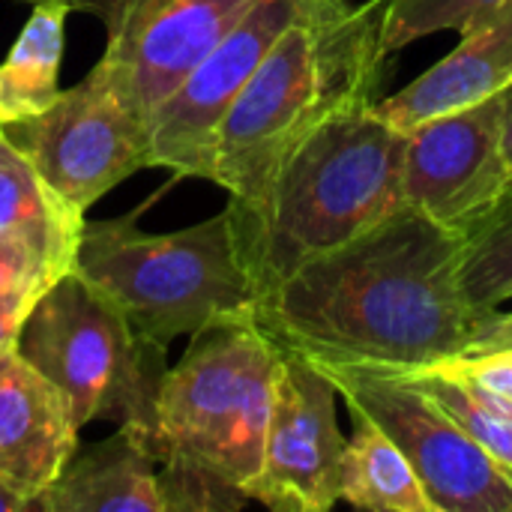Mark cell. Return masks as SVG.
Listing matches in <instances>:
<instances>
[{
    "instance_id": "1",
    "label": "cell",
    "mask_w": 512,
    "mask_h": 512,
    "mask_svg": "<svg viewBox=\"0 0 512 512\" xmlns=\"http://www.w3.org/2000/svg\"><path fill=\"white\" fill-rule=\"evenodd\" d=\"M255 318L315 363L387 372L468 354L480 324L462 291V237L411 207L267 288Z\"/></svg>"
},
{
    "instance_id": "2",
    "label": "cell",
    "mask_w": 512,
    "mask_h": 512,
    "mask_svg": "<svg viewBox=\"0 0 512 512\" xmlns=\"http://www.w3.org/2000/svg\"><path fill=\"white\" fill-rule=\"evenodd\" d=\"M384 0H324L291 24L225 111L207 180L240 216L261 210L279 168L330 117L375 102L384 60Z\"/></svg>"
},
{
    "instance_id": "3",
    "label": "cell",
    "mask_w": 512,
    "mask_h": 512,
    "mask_svg": "<svg viewBox=\"0 0 512 512\" xmlns=\"http://www.w3.org/2000/svg\"><path fill=\"white\" fill-rule=\"evenodd\" d=\"M405 138L375 102L345 108L288 156L258 213L234 210L258 297L405 207Z\"/></svg>"
},
{
    "instance_id": "4",
    "label": "cell",
    "mask_w": 512,
    "mask_h": 512,
    "mask_svg": "<svg viewBox=\"0 0 512 512\" xmlns=\"http://www.w3.org/2000/svg\"><path fill=\"white\" fill-rule=\"evenodd\" d=\"M135 216L84 219L72 270L144 336L168 348L180 336L255 309L258 285L231 204L171 234H147Z\"/></svg>"
},
{
    "instance_id": "5",
    "label": "cell",
    "mask_w": 512,
    "mask_h": 512,
    "mask_svg": "<svg viewBox=\"0 0 512 512\" xmlns=\"http://www.w3.org/2000/svg\"><path fill=\"white\" fill-rule=\"evenodd\" d=\"M282 345L255 309L189 336V348L162 378L156 420L144 447L159 465L204 468L249 498L273 411ZM138 432V429H135Z\"/></svg>"
},
{
    "instance_id": "6",
    "label": "cell",
    "mask_w": 512,
    "mask_h": 512,
    "mask_svg": "<svg viewBox=\"0 0 512 512\" xmlns=\"http://www.w3.org/2000/svg\"><path fill=\"white\" fill-rule=\"evenodd\" d=\"M165 351L75 270L36 300L15 342V354L60 390L78 429L114 420L138 435L156 420Z\"/></svg>"
},
{
    "instance_id": "7",
    "label": "cell",
    "mask_w": 512,
    "mask_h": 512,
    "mask_svg": "<svg viewBox=\"0 0 512 512\" xmlns=\"http://www.w3.org/2000/svg\"><path fill=\"white\" fill-rule=\"evenodd\" d=\"M315 366L354 420L378 426L402 450L435 512H512L510 474L411 375L342 363Z\"/></svg>"
},
{
    "instance_id": "8",
    "label": "cell",
    "mask_w": 512,
    "mask_h": 512,
    "mask_svg": "<svg viewBox=\"0 0 512 512\" xmlns=\"http://www.w3.org/2000/svg\"><path fill=\"white\" fill-rule=\"evenodd\" d=\"M0 129L36 174L81 213L135 171L150 168L144 114L126 105L96 66L39 114Z\"/></svg>"
},
{
    "instance_id": "9",
    "label": "cell",
    "mask_w": 512,
    "mask_h": 512,
    "mask_svg": "<svg viewBox=\"0 0 512 512\" xmlns=\"http://www.w3.org/2000/svg\"><path fill=\"white\" fill-rule=\"evenodd\" d=\"M36 3V0H24ZM105 27L96 69L117 96L147 114L252 9L255 0H60Z\"/></svg>"
},
{
    "instance_id": "10",
    "label": "cell",
    "mask_w": 512,
    "mask_h": 512,
    "mask_svg": "<svg viewBox=\"0 0 512 512\" xmlns=\"http://www.w3.org/2000/svg\"><path fill=\"white\" fill-rule=\"evenodd\" d=\"M321 3L324 0H255L252 9L147 114L150 168L207 180L213 138L225 111L279 36Z\"/></svg>"
},
{
    "instance_id": "11",
    "label": "cell",
    "mask_w": 512,
    "mask_h": 512,
    "mask_svg": "<svg viewBox=\"0 0 512 512\" xmlns=\"http://www.w3.org/2000/svg\"><path fill=\"white\" fill-rule=\"evenodd\" d=\"M501 93L405 129L402 195L444 231L468 240L512 189L501 150Z\"/></svg>"
},
{
    "instance_id": "12",
    "label": "cell",
    "mask_w": 512,
    "mask_h": 512,
    "mask_svg": "<svg viewBox=\"0 0 512 512\" xmlns=\"http://www.w3.org/2000/svg\"><path fill=\"white\" fill-rule=\"evenodd\" d=\"M348 438L336 420V387L303 354L282 348L264 456L249 501L276 512H327L339 504Z\"/></svg>"
},
{
    "instance_id": "13",
    "label": "cell",
    "mask_w": 512,
    "mask_h": 512,
    "mask_svg": "<svg viewBox=\"0 0 512 512\" xmlns=\"http://www.w3.org/2000/svg\"><path fill=\"white\" fill-rule=\"evenodd\" d=\"M78 426L60 390L15 351L0 357V480L36 498L78 450ZM36 512V507H33Z\"/></svg>"
},
{
    "instance_id": "14",
    "label": "cell",
    "mask_w": 512,
    "mask_h": 512,
    "mask_svg": "<svg viewBox=\"0 0 512 512\" xmlns=\"http://www.w3.org/2000/svg\"><path fill=\"white\" fill-rule=\"evenodd\" d=\"M510 84L512 6L492 24L462 36V42L444 60H438L396 96H387L375 105L393 126L414 129L438 114L492 99Z\"/></svg>"
},
{
    "instance_id": "15",
    "label": "cell",
    "mask_w": 512,
    "mask_h": 512,
    "mask_svg": "<svg viewBox=\"0 0 512 512\" xmlns=\"http://www.w3.org/2000/svg\"><path fill=\"white\" fill-rule=\"evenodd\" d=\"M36 512H162L159 462L132 426L75 450L60 477L36 498Z\"/></svg>"
},
{
    "instance_id": "16",
    "label": "cell",
    "mask_w": 512,
    "mask_h": 512,
    "mask_svg": "<svg viewBox=\"0 0 512 512\" xmlns=\"http://www.w3.org/2000/svg\"><path fill=\"white\" fill-rule=\"evenodd\" d=\"M15 45L0 63V126L39 114L60 93V60L66 18L60 0H36Z\"/></svg>"
},
{
    "instance_id": "17",
    "label": "cell",
    "mask_w": 512,
    "mask_h": 512,
    "mask_svg": "<svg viewBox=\"0 0 512 512\" xmlns=\"http://www.w3.org/2000/svg\"><path fill=\"white\" fill-rule=\"evenodd\" d=\"M339 501L369 512H435L411 462L366 420H354L345 444Z\"/></svg>"
},
{
    "instance_id": "18",
    "label": "cell",
    "mask_w": 512,
    "mask_h": 512,
    "mask_svg": "<svg viewBox=\"0 0 512 512\" xmlns=\"http://www.w3.org/2000/svg\"><path fill=\"white\" fill-rule=\"evenodd\" d=\"M84 213L69 207L0 129V231H21L75 264Z\"/></svg>"
},
{
    "instance_id": "19",
    "label": "cell",
    "mask_w": 512,
    "mask_h": 512,
    "mask_svg": "<svg viewBox=\"0 0 512 512\" xmlns=\"http://www.w3.org/2000/svg\"><path fill=\"white\" fill-rule=\"evenodd\" d=\"M462 291L480 318L512 300V189L489 222L462 240Z\"/></svg>"
},
{
    "instance_id": "20",
    "label": "cell",
    "mask_w": 512,
    "mask_h": 512,
    "mask_svg": "<svg viewBox=\"0 0 512 512\" xmlns=\"http://www.w3.org/2000/svg\"><path fill=\"white\" fill-rule=\"evenodd\" d=\"M405 375H411L477 441V447L512 477V411L483 399L465 381H459L441 366H429Z\"/></svg>"
},
{
    "instance_id": "21",
    "label": "cell",
    "mask_w": 512,
    "mask_h": 512,
    "mask_svg": "<svg viewBox=\"0 0 512 512\" xmlns=\"http://www.w3.org/2000/svg\"><path fill=\"white\" fill-rule=\"evenodd\" d=\"M510 6L512 0H384V48L393 54L441 30L468 36L492 24Z\"/></svg>"
},
{
    "instance_id": "22",
    "label": "cell",
    "mask_w": 512,
    "mask_h": 512,
    "mask_svg": "<svg viewBox=\"0 0 512 512\" xmlns=\"http://www.w3.org/2000/svg\"><path fill=\"white\" fill-rule=\"evenodd\" d=\"M75 264L21 231H0V306H36V300Z\"/></svg>"
},
{
    "instance_id": "23",
    "label": "cell",
    "mask_w": 512,
    "mask_h": 512,
    "mask_svg": "<svg viewBox=\"0 0 512 512\" xmlns=\"http://www.w3.org/2000/svg\"><path fill=\"white\" fill-rule=\"evenodd\" d=\"M162 512H237L249 498L222 477L192 465H159Z\"/></svg>"
},
{
    "instance_id": "24",
    "label": "cell",
    "mask_w": 512,
    "mask_h": 512,
    "mask_svg": "<svg viewBox=\"0 0 512 512\" xmlns=\"http://www.w3.org/2000/svg\"><path fill=\"white\" fill-rule=\"evenodd\" d=\"M438 366L447 369L450 375H456L459 381H465L483 399L512 411V348L465 354V357H453Z\"/></svg>"
},
{
    "instance_id": "25",
    "label": "cell",
    "mask_w": 512,
    "mask_h": 512,
    "mask_svg": "<svg viewBox=\"0 0 512 512\" xmlns=\"http://www.w3.org/2000/svg\"><path fill=\"white\" fill-rule=\"evenodd\" d=\"M498 348H512V312H501V309L480 318L474 339L468 345V354H483V351H498Z\"/></svg>"
},
{
    "instance_id": "26",
    "label": "cell",
    "mask_w": 512,
    "mask_h": 512,
    "mask_svg": "<svg viewBox=\"0 0 512 512\" xmlns=\"http://www.w3.org/2000/svg\"><path fill=\"white\" fill-rule=\"evenodd\" d=\"M27 315H30V306H0V357L15 351V342Z\"/></svg>"
},
{
    "instance_id": "27",
    "label": "cell",
    "mask_w": 512,
    "mask_h": 512,
    "mask_svg": "<svg viewBox=\"0 0 512 512\" xmlns=\"http://www.w3.org/2000/svg\"><path fill=\"white\" fill-rule=\"evenodd\" d=\"M504 99V114H501V150H504V159H507V168H510L512 177V84L501 93Z\"/></svg>"
},
{
    "instance_id": "28",
    "label": "cell",
    "mask_w": 512,
    "mask_h": 512,
    "mask_svg": "<svg viewBox=\"0 0 512 512\" xmlns=\"http://www.w3.org/2000/svg\"><path fill=\"white\" fill-rule=\"evenodd\" d=\"M0 512H33V501L0 480Z\"/></svg>"
}]
</instances>
